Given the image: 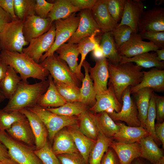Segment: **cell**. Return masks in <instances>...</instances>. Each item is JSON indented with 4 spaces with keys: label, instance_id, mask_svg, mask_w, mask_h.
I'll return each mask as SVG.
<instances>
[{
    "label": "cell",
    "instance_id": "b9f144b4",
    "mask_svg": "<svg viewBox=\"0 0 164 164\" xmlns=\"http://www.w3.org/2000/svg\"><path fill=\"white\" fill-rule=\"evenodd\" d=\"M53 82L58 92L66 102H80V89L63 83Z\"/></svg>",
    "mask_w": 164,
    "mask_h": 164
},
{
    "label": "cell",
    "instance_id": "836d02e7",
    "mask_svg": "<svg viewBox=\"0 0 164 164\" xmlns=\"http://www.w3.org/2000/svg\"><path fill=\"white\" fill-rule=\"evenodd\" d=\"M100 45L104 57L109 63L115 64L120 62L121 56L118 53L111 32L103 34Z\"/></svg>",
    "mask_w": 164,
    "mask_h": 164
},
{
    "label": "cell",
    "instance_id": "7a4b0ae2",
    "mask_svg": "<svg viewBox=\"0 0 164 164\" xmlns=\"http://www.w3.org/2000/svg\"><path fill=\"white\" fill-rule=\"evenodd\" d=\"M49 85L48 80L32 84L21 80L2 109L8 112L19 111L36 104L41 96L46 91Z\"/></svg>",
    "mask_w": 164,
    "mask_h": 164
},
{
    "label": "cell",
    "instance_id": "816d5d0a",
    "mask_svg": "<svg viewBox=\"0 0 164 164\" xmlns=\"http://www.w3.org/2000/svg\"><path fill=\"white\" fill-rule=\"evenodd\" d=\"M109 147L104 153L100 164H120L117 154L113 149Z\"/></svg>",
    "mask_w": 164,
    "mask_h": 164
},
{
    "label": "cell",
    "instance_id": "83f0119b",
    "mask_svg": "<svg viewBox=\"0 0 164 164\" xmlns=\"http://www.w3.org/2000/svg\"><path fill=\"white\" fill-rule=\"evenodd\" d=\"M77 126L80 131L86 136L96 141L99 133L94 114L89 109L78 117Z\"/></svg>",
    "mask_w": 164,
    "mask_h": 164
},
{
    "label": "cell",
    "instance_id": "7bdbcfd3",
    "mask_svg": "<svg viewBox=\"0 0 164 164\" xmlns=\"http://www.w3.org/2000/svg\"><path fill=\"white\" fill-rule=\"evenodd\" d=\"M26 118L19 111L8 112L0 109V129L6 131L14 123Z\"/></svg>",
    "mask_w": 164,
    "mask_h": 164
},
{
    "label": "cell",
    "instance_id": "484cf974",
    "mask_svg": "<svg viewBox=\"0 0 164 164\" xmlns=\"http://www.w3.org/2000/svg\"><path fill=\"white\" fill-rule=\"evenodd\" d=\"M49 85L46 91L42 95L38 101L37 104L46 108L60 107L67 102L60 95L57 91L52 76H48Z\"/></svg>",
    "mask_w": 164,
    "mask_h": 164
},
{
    "label": "cell",
    "instance_id": "1f68e13d",
    "mask_svg": "<svg viewBox=\"0 0 164 164\" xmlns=\"http://www.w3.org/2000/svg\"><path fill=\"white\" fill-rule=\"evenodd\" d=\"M153 91L152 89L145 88L134 94L138 118L141 125L145 128L149 101Z\"/></svg>",
    "mask_w": 164,
    "mask_h": 164
},
{
    "label": "cell",
    "instance_id": "11a10c76",
    "mask_svg": "<svg viewBox=\"0 0 164 164\" xmlns=\"http://www.w3.org/2000/svg\"><path fill=\"white\" fill-rule=\"evenodd\" d=\"M12 20L11 16L0 7V32Z\"/></svg>",
    "mask_w": 164,
    "mask_h": 164
},
{
    "label": "cell",
    "instance_id": "6da1fadb",
    "mask_svg": "<svg viewBox=\"0 0 164 164\" xmlns=\"http://www.w3.org/2000/svg\"><path fill=\"white\" fill-rule=\"evenodd\" d=\"M142 68L132 62L114 64L109 62L108 69L110 84L113 87L116 96L122 103V96L128 87H135L142 81Z\"/></svg>",
    "mask_w": 164,
    "mask_h": 164
},
{
    "label": "cell",
    "instance_id": "ffe728a7",
    "mask_svg": "<svg viewBox=\"0 0 164 164\" xmlns=\"http://www.w3.org/2000/svg\"><path fill=\"white\" fill-rule=\"evenodd\" d=\"M143 77L141 82L130 88V92L134 94L143 88H148L157 92L164 90V70L153 68L149 70L142 71Z\"/></svg>",
    "mask_w": 164,
    "mask_h": 164
},
{
    "label": "cell",
    "instance_id": "cb8c5ba5",
    "mask_svg": "<svg viewBox=\"0 0 164 164\" xmlns=\"http://www.w3.org/2000/svg\"><path fill=\"white\" fill-rule=\"evenodd\" d=\"M66 128L71 135L76 148L85 164H87L90 152L96 141L89 138L82 133L77 125L68 126Z\"/></svg>",
    "mask_w": 164,
    "mask_h": 164
},
{
    "label": "cell",
    "instance_id": "9c48e42d",
    "mask_svg": "<svg viewBox=\"0 0 164 164\" xmlns=\"http://www.w3.org/2000/svg\"><path fill=\"white\" fill-rule=\"evenodd\" d=\"M55 37V28L53 22L47 32L30 40L28 46L23 48L22 52L39 63L43 53L47 52L52 47Z\"/></svg>",
    "mask_w": 164,
    "mask_h": 164
},
{
    "label": "cell",
    "instance_id": "91938a15",
    "mask_svg": "<svg viewBox=\"0 0 164 164\" xmlns=\"http://www.w3.org/2000/svg\"><path fill=\"white\" fill-rule=\"evenodd\" d=\"M8 66L2 60L0 61V85L5 74Z\"/></svg>",
    "mask_w": 164,
    "mask_h": 164
},
{
    "label": "cell",
    "instance_id": "d6986e66",
    "mask_svg": "<svg viewBox=\"0 0 164 164\" xmlns=\"http://www.w3.org/2000/svg\"><path fill=\"white\" fill-rule=\"evenodd\" d=\"M91 12L93 19L103 33L112 32L118 24L108 11L107 0H97L91 9Z\"/></svg>",
    "mask_w": 164,
    "mask_h": 164
},
{
    "label": "cell",
    "instance_id": "277c9868",
    "mask_svg": "<svg viewBox=\"0 0 164 164\" xmlns=\"http://www.w3.org/2000/svg\"><path fill=\"white\" fill-rule=\"evenodd\" d=\"M28 109L37 115L45 125L50 143L59 131L68 126L77 125L78 117L65 116L53 113L37 104Z\"/></svg>",
    "mask_w": 164,
    "mask_h": 164
},
{
    "label": "cell",
    "instance_id": "681fc988",
    "mask_svg": "<svg viewBox=\"0 0 164 164\" xmlns=\"http://www.w3.org/2000/svg\"><path fill=\"white\" fill-rule=\"evenodd\" d=\"M53 4L45 0H36L35 12L36 15L43 18H47Z\"/></svg>",
    "mask_w": 164,
    "mask_h": 164
},
{
    "label": "cell",
    "instance_id": "9f6ffc18",
    "mask_svg": "<svg viewBox=\"0 0 164 164\" xmlns=\"http://www.w3.org/2000/svg\"><path fill=\"white\" fill-rule=\"evenodd\" d=\"M155 135L162 143V147L164 148V122L158 123L155 124Z\"/></svg>",
    "mask_w": 164,
    "mask_h": 164
},
{
    "label": "cell",
    "instance_id": "e7e4bbea",
    "mask_svg": "<svg viewBox=\"0 0 164 164\" xmlns=\"http://www.w3.org/2000/svg\"><path fill=\"white\" fill-rule=\"evenodd\" d=\"M5 97L0 88V103L3 101Z\"/></svg>",
    "mask_w": 164,
    "mask_h": 164
},
{
    "label": "cell",
    "instance_id": "f35d334b",
    "mask_svg": "<svg viewBox=\"0 0 164 164\" xmlns=\"http://www.w3.org/2000/svg\"><path fill=\"white\" fill-rule=\"evenodd\" d=\"M46 109L53 113L68 117H78L88 109L87 106L80 102H67L59 107Z\"/></svg>",
    "mask_w": 164,
    "mask_h": 164
},
{
    "label": "cell",
    "instance_id": "db71d44e",
    "mask_svg": "<svg viewBox=\"0 0 164 164\" xmlns=\"http://www.w3.org/2000/svg\"><path fill=\"white\" fill-rule=\"evenodd\" d=\"M72 5L80 10L91 9L96 2V0H70Z\"/></svg>",
    "mask_w": 164,
    "mask_h": 164
},
{
    "label": "cell",
    "instance_id": "ab89813d",
    "mask_svg": "<svg viewBox=\"0 0 164 164\" xmlns=\"http://www.w3.org/2000/svg\"><path fill=\"white\" fill-rule=\"evenodd\" d=\"M36 2V0H14L15 12L17 18L24 21L35 15Z\"/></svg>",
    "mask_w": 164,
    "mask_h": 164
},
{
    "label": "cell",
    "instance_id": "6f0895ef",
    "mask_svg": "<svg viewBox=\"0 0 164 164\" xmlns=\"http://www.w3.org/2000/svg\"><path fill=\"white\" fill-rule=\"evenodd\" d=\"M11 159L7 149L0 141V160Z\"/></svg>",
    "mask_w": 164,
    "mask_h": 164
},
{
    "label": "cell",
    "instance_id": "be15d7a7",
    "mask_svg": "<svg viewBox=\"0 0 164 164\" xmlns=\"http://www.w3.org/2000/svg\"><path fill=\"white\" fill-rule=\"evenodd\" d=\"M139 158L135 159L130 164H146L143 161L141 160Z\"/></svg>",
    "mask_w": 164,
    "mask_h": 164
},
{
    "label": "cell",
    "instance_id": "74e56055",
    "mask_svg": "<svg viewBox=\"0 0 164 164\" xmlns=\"http://www.w3.org/2000/svg\"><path fill=\"white\" fill-rule=\"evenodd\" d=\"M97 35L94 34L90 36L86 37L81 40L77 44L81 58L80 63L77 67V76L80 81H82L84 77V75L81 71V67L87 55L90 52L93 51L97 45L100 44L99 39L96 37Z\"/></svg>",
    "mask_w": 164,
    "mask_h": 164
},
{
    "label": "cell",
    "instance_id": "2e32d148",
    "mask_svg": "<svg viewBox=\"0 0 164 164\" xmlns=\"http://www.w3.org/2000/svg\"><path fill=\"white\" fill-rule=\"evenodd\" d=\"M144 8V5L141 0H126L123 15L118 25L127 26L134 33H138L140 20Z\"/></svg>",
    "mask_w": 164,
    "mask_h": 164
},
{
    "label": "cell",
    "instance_id": "30bf717a",
    "mask_svg": "<svg viewBox=\"0 0 164 164\" xmlns=\"http://www.w3.org/2000/svg\"><path fill=\"white\" fill-rule=\"evenodd\" d=\"M130 87L124 91L122 96V107L118 112L113 111L108 113L114 121L125 122L128 126L138 127L141 125L138 118V112L135 102L131 96Z\"/></svg>",
    "mask_w": 164,
    "mask_h": 164
},
{
    "label": "cell",
    "instance_id": "5b68a950",
    "mask_svg": "<svg viewBox=\"0 0 164 164\" xmlns=\"http://www.w3.org/2000/svg\"><path fill=\"white\" fill-rule=\"evenodd\" d=\"M40 64L49 72L55 81L63 83L79 89L80 81L66 63L55 53L46 58Z\"/></svg>",
    "mask_w": 164,
    "mask_h": 164
},
{
    "label": "cell",
    "instance_id": "44dd1931",
    "mask_svg": "<svg viewBox=\"0 0 164 164\" xmlns=\"http://www.w3.org/2000/svg\"><path fill=\"white\" fill-rule=\"evenodd\" d=\"M19 111L29 121L35 138L36 150L39 149L47 141L48 132L45 125L37 115L27 108Z\"/></svg>",
    "mask_w": 164,
    "mask_h": 164
},
{
    "label": "cell",
    "instance_id": "680465c9",
    "mask_svg": "<svg viewBox=\"0 0 164 164\" xmlns=\"http://www.w3.org/2000/svg\"><path fill=\"white\" fill-rule=\"evenodd\" d=\"M92 51V56L95 60L104 57L100 44L97 45Z\"/></svg>",
    "mask_w": 164,
    "mask_h": 164
},
{
    "label": "cell",
    "instance_id": "003e7915",
    "mask_svg": "<svg viewBox=\"0 0 164 164\" xmlns=\"http://www.w3.org/2000/svg\"><path fill=\"white\" fill-rule=\"evenodd\" d=\"M2 50V49L0 44V61L2 60L1 57V52Z\"/></svg>",
    "mask_w": 164,
    "mask_h": 164
},
{
    "label": "cell",
    "instance_id": "f546056e",
    "mask_svg": "<svg viewBox=\"0 0 164 164\" xmlns=\"http://www.w3.org/2000/svg\"><path fill=\"white\" fill-rule=\"evenodd\" d=\"M56 52L58 54L59 58L67 63L70 70L77 76L78 65V57L80 54L77 44L65 43Z\"/></svg>",
    "mask_w": 164,
    "mask_h": 164
},
{
    "label": "cell",
    "instance_id": "7dc6e473",
    "mask_svg": "<svg viewBox=\"0 0 164 164\" xmlns=\"http://www.w3.org/2000/svg\"><path fill=\"white\" fill-rule=\"evenodd\" d=\"M139 33L142 39L149 40L160 49L164 48V32L145 31Z\"/></svg>",
    "mask_w": 164,
    "mask_h": 164
},
{
    "label": "cell",
    "instance_id": "03108f58",
    "mask_svg": "<svg viewBox=\"0 0 164 164\" xmlns=\"http://www.w3.org/2000/svg\"><path fill=\"white\" fill-rule=\"evenodd\" d=\"M155 164H164V156Z\"/></svg>",
    "mask_w": 164,
    "mask_h": 164
},
{
    "label": "cell",
    "instance_id": "e0dca14e",
    "mask_svg": "<svg viewBox=\"0 0 164 164\" xmlns=\"http://www.w3.org/2000/svg\"><path fill=\"white\" fill-rule=\"evenodd\" d=\"M95 61V64L93 67H89V72L97 95L104 92L108 89V80L109 78L108 69L109 62L104 57L96 60Z\"/></svg>",
    "mask_w": 164,
    "mask_h": 164
},
{
    "label": "cell",
    "instance_id": "7c38bea8",
    "mask_svg": "<svg viewBox=\"0 0 164 164\" xmlns=\"http://www.w3.org/2000/svg\"><path fill=\"white\" fill-rule=\"evenodd\" d=\"M160 49L150 42L143 40L138 33H134L129 40L118 50L121 56L131 58L140 54Z\"/></svg>",
    "mask_w": 164,
    "mask_h": 164
},
{
    "label": "cell",
    "instance_id": "d590c367",
    "mask_svg": "<svg viewBox=\"0 0 164 164\" xmlns=\"http://www.w3.org/2000/svg\"><path fill=\"white\" fill-rule=\"evenodd\" d=\"M113 141V138H108L99 132L97 138L89 155V164H100L102 158Z\"/></svg>",
    "mask_w": 164,
    "mask_h": 164
},
{
    "label": "cell",
    "instance_id": "ba28073f",
    "mask_svg": "<svg viewBox=\"0 0 164 164\" xmlns=\"http://www.w3.org/2000/svg\"><path fill=\"white\" fill-rule=\"evenodd\" d=\"M79 21V16H76L74 13L66 19L53 22L55 28L54 41L50 49L42 56L40 62L53 54L60 46L68 40L77 29Z\"/></svg>",
    "mask_w": 164,
    "mask_h": 164
},
{
    "label": "cell",
    "instance_id": "7402d4cb",
    "mask_svg": "<svg viewBox=\"0 0 164 164\" xmlns=\"http://www.w3.org/2000/svg\"><path fill=\"white\" fill-rule=\"evenodd\" d=\"M109 147L117 154L120 164H130L135 159L140 157L141 149L138 142L126 144L113 141Z\"/></svg>",
    "mask_w": 164,
    "mask_h": 164
},
{
    "label": "cell",
    "instance_id": "ac0fdd59",
    "mask_svg": "<svg viewBox=\"0 0 164 164\" xmlns=\"http://www.w3.org/2000/svg\"><path fill=\"white\" fill-rule=\"evenodd\" d=\"M6 132L14 139L36 150L35 136L26 118L14 123Z\"/></svg>",
    "mask_w": 164,
    "mask_h": 164
},
{
    "label": "cell",
    "instance_id": "8992f818",
    "mask_svg": "<svg viewBox=\"0 0 164 164\" xmlns=\"http://www.w3.org/2000/svg\"><path fill=\"white\" fill-rule=\"evenodd\" d=\"M24 21L17 19L8 23L0 32V44L2 50L22 53L29 43L25 39L22 31Z\"/></svg>",
    "mask_w": 164,
    "mask_h": 164
},
{
    "label": "cell",
    "instance_id": "f6af8a7d",
    "mask_svg": "<svg viewBox=\"0 0 164 164\" xmlns=\"http://www.w3.org/2000/svg\"><path fill=\"white\" fill-rule=\"evenodd\" d=\"M111 32L117 50L126 42L134 33L131 29L125 25H118Z\"/></svg>",
    "mask_w": 164,
    "mask_h": 164
},
{
    "label": "cell",
    "instance_id": "603a6c76",
    "mask_svg": "<svg viewBox=\"0 0 164 164\" xmlns=\"http://www.w3.org/2000/svg\"><path fill=\"white\" fill-rule=\"evenodd\" d=\"M116 123L120 128L113 137L115 141L132 144L138 142L142 138L149 135L147 130L141 126L132 127L127 126L122 123Z\"/></svg>",
    "mask_w": 164,
    "mask_h": 164
},
{
    "label": "cell",
    "instance_id": "4fadbf2b",
    "mask_svg": "<svg viewBox=\"0 0 164 164\" xmlns=\"http://www.w3.org/2000/svg\"><path fill=\"white\" fill-rule=\"evenodd\" d=\"M164 32V8L155 7L144 11L140 18L138 32Z\"/></svg>",
    "mask_w": 164,
    "mask_h": 164
},
{
    "label": "cell",
    "instance_id": "9a60e30c",
    "mask_svg": "<svg viewBox=\"0 0 164 164\" xmlns=\"http://www.w3.org/2000/svg\"><path fill=\"white\" fill-rule=\"evenodd\" d=\"M53 22L49 18H43L34 15L24 21L22 31L26 41L37 38L47 32Z\"/></svg>",
    "mask_w": 164,
    "mask_h": 164
},
{
    "label": "cell",
    "instance_id": "d6a6232c",
    "mask_svg": "<svg viewBox=\"0 0 164 164\" xmlns=\"http://www.w3.org/2000/svg\"><path fill=\"white\" fill-rule=\"evenodd\" d=\"M53 4L52 8L47 16L53 22L66 19L72 14L80 11L72 5L70 0H57Z\"/></svg>",
    "mask_w": 164,
    "mask_h": 164
},
{
    "label": "cell",
    "instance_id": "e575fe53",
    "mask_svg": "<svg viewBox=\"0 0 164 164\" xmlns=\"http://www.w3.org/2000/svg\"><path fill=\"white\" fill-rule=\"evenodd\" d=\"M99 132L108 138H113L119 130L120 127L106 111L94 114Z\"/></svg>",
    "mask_w": 164,
    "mask_h": 164
},
{
    "label": "cell",
    "instance_id": "5bb4252c",
    "mask_svg": "<svg viewBox=\"0 0 164 164\" xmlns=\"http://www.w3.org/2000/svg\"><path fill=\"white\" fill-rule=\"evenodd\" d=\"M96 102L94 105L89 109L94 114L106 111L108 113L115 111L120 112L122 104L118 99L112 85L110 84L108 89L104 92L96 95Z\"/></svg>",
    "mask_w": 164,
    "mask_h": 164
},
{
    "label": "cell",
    "instance_id": "c3c4849f",
    "mask_svg": "<svg viewBox=\"0 0 164 164\" xmlns=\"http://www.w3.org/2000/svg\"><path fill=\"white\" fill-rule=\"evenodd\" d=\"M60 164H86L79 152L57 155Z\"/></svg>",
    "mask_w": 164,
    "mask_h": 164
},
{
    "label": "cell",
    "instance_id": "f907efd6",
    "mask_svg": "<svg viewBox=\"0 0 164 164\" xmlns=\"http://www.w3.org/2000/svg\"><path fill=\"white\" fill-rule=\"evenodd\" d=\"M156 118L158 123H162L164 119V97L155 94Z\"/></svg>",
    "mask_w": 164,
    "mask_h": 164
},
{
    "label": "cell",
    "instance_id": "3957f363",
    "mask_svg": "<svg viewBox=\"0 0 164 164\" xmlns=\"http://www.w3.org/2000/svg\"><path fill=\"white\" fill-rule=\"evenodd\" d=\"M1 54L2 60L19 74L24 82L28 83L27 80L29 78L44 80L49 75L48 70L40 63L36 62L23 52L2 50Z\"/></svg>",
    "mask_w": 164,
    "mask_h": 164
},
{
    "label": "cell",
    "instance_id": "f5cc1de1",
    "mask_svg": "<svg viewBox=\"0 0 164 164\" xmlns=\"http://www.w3.org/2000/svg\"><path fill=\"white\" fill-rule=\"evenodd\" d=\"M0 7L11 16L13 21L18 19L15 12L14 0H0Z\"/></svg>",
    "mask_w": 164,
    "mask_h": 164
},
{
    "label": "cell",
    "instance_id": "8fae6325",
    "mask_svg": "<svg viewBox=\"0 0 164 164\" xmlns=\"http://www.w3.org/2000/svg\"><path fill=\"white\" fill-rule=\"evenodd\" d=\"M80 21L76 30L67 43L77 44L82 39L101 32L92 16L91 9L81 10Z\"/></svg>",
    "mask_w": 164,
    "mask_h": 164
},
{
    "label": "cell",
    "instance_id": "d4e9b609",
    "mask_svg": "<svg viewBox=\"0 0 164 164\" xmlns=\"http://www.w3.org/2000/svg\"><path fill=\"white\" fill-rule=\"evenodd\" d=\"M53 142L52 148L56 155L79 152L71 135L66 128L56 133L53 138Z\"/></svg>",
    "mask_w": 164,
    "mask_h": 164
},
{
    "label": "cell",
    "instance_id": "8d00e7d4",
    "mask_svg": "<svg viewBox=\"0 0 164 164\" xmlns=\"http://www.w3.org/2000/svg\"><path fill=\"white\" fill-rule=\"evenodd\" d=\"M17 74L12 67L8 66L5 74L0 85L5 98L9 99L11 97L22 80Z\"/></svg>",
    "mask_w": 164,
    "mask_h": 164
},
{
    "label": "cell",
    "instance_id": "ee69618b",
    "mask_svg": "<svg viewBox=\"0 0 164 164\" xmlns=\"http://www.w3.org/2000/svg\"><path fill=\"white\" fill-rule=\"evenodd\" d=\"M34 152L43 164H60L48 141L43 147L34 150Z\"/></svg>",
    "mask_w": 164,
    "mask_h": 164
},
{
    "label": "cell",
    "instance_id": "bcb514c9",
    "mask_svg": "<svg viewBox=\"0 0 164 164\" xmlns=\"http://www.w3.org/2000/svg\"><path fill=\"white\" fill-rule=\"evenodd\" d=\"M126 0H107L108 9L113 19L118 23L124 12Z\"/></svg>",
    "mask_w": 164,
    "mask_h": 164
},
{
    "label": "cell",
    "instance_id": "6125c7cd",
    "mask_svg": "<svg viewBox=\"0 0 164 164\" xmlns=\"http://www.w3.org/2000/svg\"><path fill=\"white\" fill-rule=\"evenodd\" d=\"M0 164H18L11 159L0 160Z\"/></svg>",
    "mask_w": 164,
    "mask_h": 164
},
{
    "label": "cell",
    "instance_id": "52a82bcc",
    "mask_svg": "<svg viewBox=\"0 0 164 164\" xmlns=\"http://www.w3.org/2000/svg\"><path fill=\"white\" fill-rule=\"evenodd\" d=\"M0 141L7 149L10 158L18 164H43L35 150L14 139L6 131L0 129Z\"/></svg>",
    "mask_w": 164,
    "mask_h": 164
},
{
    "label": "cell",
    "instance_id": "4dcf8cb0",
    "mask_svg": "<svg viewBox=\"0 0 164 164\" xmlns=\"http://www.w3.org/2000/svg\"><path fill=\"white\" fill-rule=\"evenodd\" d=\"M150 52L142 53L131 58L121 56L119 63L134 62L136 65L142 68L155 67L160 69H163L164 67V61H159L156 53Z\"/></svg>",
    "mask_w": 164,
    "mask_h": 164
},
{
    "label": "cell",
    "instance_id": "94428289",
    "mask_svg": "<svg viewBox=\"0 0 164 164\" xmlns=\"http://www.w3.org/2000/svg\"><path fill=\"white\" fill-rule=\"evenodd\" d=\"M157 58L158 60L159 61L164 60V48L157 50L156 51Z\"/></svg>",
    "mask_w": 164,
    "mask_h": 164
},
{
    "label": "cell",
    "instance_id": "60d3db41",
    "mask_svg": "<svg viewBox=\"0 0 164 164\" xmlns=\"http://www.w3.org/2000/svg\"><path fill=\"white\" fill-rule=\"evenodd\" d=\"M155 94L152 93L149 101L145 128L149 135L153 138L155 143L160 142L157 138L155 132V121L156 118V113L154 98Z\"/></svg>",
    "mask_w": 164,
    "mask_h": 164
},
{
    "label": "cell",
    "instance_id": "f1b7e54d",
    "mask_svg": "<svg viewBox=\"0 0 164 164\" xmlns=\"http://www.w3.org/2000/svg\"><path fill=\"white\" fill-rule=\"evenodd\" d=\"M138 142L141 149L140 157L155 164L164 157L162 150L150 135L142 138Z\"/></svg>",
    "mask_w": 164,
    "mask_h": 164
},
{
    "label": "cell",
    "instance_id": "4316f807",
    "mask_svg": "<svg viewBox=\"0 0 164 164\" xmlns=\"http://www.w3.org/2000/svg\"><path fill=\"white\" fill-rule=\"evenodd\" d=\"M82 66L84 68L85 73L84 77L81 81L82 86L80 90V102L87 107L90 106L92 107L96 101V94L93 81L89 74V68L90 65L87 61L85 60Z\"/></svg>",
    "mask_w": 164,
    "mask_h": 164
}]
</instances>
